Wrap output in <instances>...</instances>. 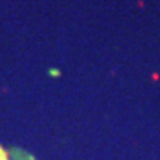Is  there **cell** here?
Listing matches in <instances>:
<instances>
[{"mask_svg": "<svg viewBox=\"0 0 160 160\" xmlns=\"http://www.w3.org/2000/svg\"><path fill=\"white\" fill-rule=\"evenodd\" d=\"M0 160H9V156H8V153L3 150V147H0Z\"/></svg>", "mask_w": 160, "mask_h": 160, "instance_id": "cell-1", "label": "cell"}]
</instances>
